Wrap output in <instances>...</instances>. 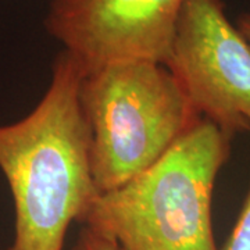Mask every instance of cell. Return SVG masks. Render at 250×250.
Masks as SVG:
<instances>
[{"instance_id":"obj_1","label":"cell","mask_w":250,"mask_h":250,"mask_svg":"<svg viewBox=\"0 0 250 250\" xmlns=\"http://www.w3.org/2000/svg\"><path fill=\"white\" fill-rule=\"evenodd\" d=\"M85 74L80 59L62 49L35 108L0 125V171L14 205V239L6 250H62L68 227L82 223L100 195L80 102Z\"/></svg>"},{"instance_id":"obj_2","label":"cell","mask_w":250,"mask_h":250,"mask_svg":"<svg viewBox=\"0 0 250 250\" xmlns=\"http://www.w3.org/2000/svg\"><path fill=\"white\" fill-rule=\"evenodd\" d=\"M231 141L202 118L150 168L100 193L81 224L106 235L116 250H220L211 203Z\"/></svg>"},{"instance_id":"obj_3","label":"cell","mask_w":250,"mask_h":250,"mask_svg":"<svg viewBox=\"0 0 250 250\" xmlns=\"http://www.w3.org/2000/svg\"><path fill=\"white\" fill-rule=\"evenodd\" d=\"M80 102L99 193L150 168L202 120L168 68L156 62H117L86 71Z\"/></svg>"},{"instance_id":"obj_4","label":"cell","mask_w":250,"mask_h":250,"mask_svg":"<svg viewBox=\"0 0 250 250\" xmlns=\"http://www.w3.org/2000/svg\"><path fill=\"white\" fill-rule=\"evenodd\" d=\"M164 65L202 118L250 131V46L223 0H185Z\"/></svg>"},{"instance_id":"obj_5","label":"cell","mask_w":250,"mask_h":250,"mask_svg":"<svg viewBox=\"0 0 250 250\" xmlns=\"http://www.w3.org/2000/svg\"><path fill=\"white\" fill-rule=\"evenodd\" d=\"M185 0H52L47 34L86 71L117 62L164 64Z\"/></svg>"},{"instance_id":"obj_6","label":"cell","mask_w":250,"mask_h":250,"mask_svg":"<svg viewBox=\"0 0 250 250\" xmlns=\"http://www.w3.org/2000/svg\"><path fill=\"white\" fill-rule=\"evenodd\" d=\"M221 250H250V188L238 220Z\"/></svg>"},{"instance_id":"obj_7","label":"cell","mask_w":250,"mask_h":250,"mask_svg":"<svg viewBox=\"0 0 250 250\" xmlns=\"http://www.w3.org/2000/svg\"><path fill=\"white\" fill-rule=\"evenodd\" d=\"M70 250H116L114 243L106 235L82 225L77 241Z\"/></svg>"},{"instance_id":"obj_8","label":"cell","mask_w":250,"mask_h":250,"mask_svg":"<svg viewBox=\"0 0 250 250\" xmlns=\"http://www.w3.org/2000/svg\"><path fill=\"white\" fill-rule=\"evenodd\" d=\"M235 25L250 46V11H245V13L239 14L235 21Z\"/></svg>"}]
</instances>
